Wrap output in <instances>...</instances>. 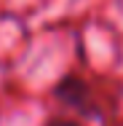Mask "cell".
I'll use <instances>...</instances> for the list:
<instances>
[{
    "label": "cell",
    "mask_w": 123,
    "mask_h": 126,
    "mask_svg": "<svg viewBox=\"0 0 123 126\" xmlns=\"http://www.w3.org/2000/svg\"><path fill=\"white\" fill-rule=\"evenodd\" d=\"M54 97L62 107L72 110L83 118H99L102 115V107H99V99L91 89V83L86 78L75 75V73H67L56 86H54Z\"/></svg>",
    "instance_id": "obj_1"
}]
</instances>
